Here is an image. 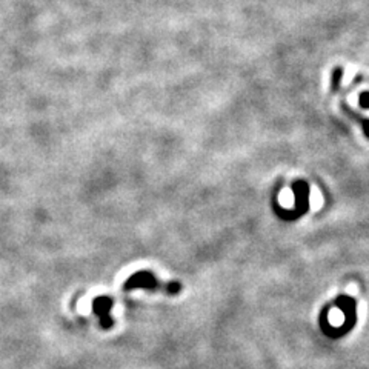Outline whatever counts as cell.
<instances>
[{"instance_id":"2","label":"cell","mask_w":369,"mask_h":369,"mask_svg":"<svg viewBox=\"0 0 369 369\" xmlns=\"http://www.w3.org/2000/svg\"><path fill=\"white\" fill-rule=\"evenodd\" d=\"M112 299L107 296H100L97 299H94L92 301V311L100 320L102 328H111L112 326V317H111V308H112Z\"/></svg>"},{"instance_id":"1","label":"cell","mask_w":369,"mask_h":369,"mask_svg":"<svg viewBox=\"0 0 369 369\" xmlns=\"http://www.w3.org/2000/svg\"><path fill=\"white\" fill-rule=\"evenodd\" d=\"M123 289L127 291H132V289H148V291H159V289H165L168 294H177V292H181L182 287L178 282H171L168 283L166 287L160 285L157 282V279L154 277V274L151 271H140L132 274V276L125 282V285H123Z\"/></svg>"}]
</instances>
